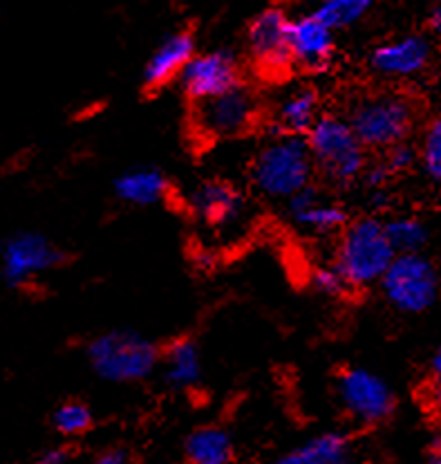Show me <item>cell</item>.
Masks as SVG:
<instances>
[{"label": "cell", "mask_w": 441, "mask_h": 464, "mask_svg": "<svg viewBox=\"0 0 441 464\" xmlns=\"http://www.w3.org/2000/svg\"><path fill=\"white\" fill-rule=\"evenodd\" d=\"M179 79H182L184 92L197 103L220 97V94L240 85L238 63H235L234 54L225 50L196 54L191 63L184 68V72L179 74Z\"/></svg>", "instance_id": "obj_10"}, {"label": "cell", "mask_w": 441, "mask_h": 464, "mask_svg": "<svg viewBox=\"0 0 441 464\" xmlns=\"http://www.w3.org/2000/svg\"><path fill=\"white\" fill-rule=\"evenodd\" d=\"M386 234L397 256L419 254L428 243V227L417 218H395L386 222Z\"/></svg>", "instance_id": "obj_22"}, {"label": "cell", "mask_w": 441, "mask_h": 464, "mask_svg": "<svg viewBox=\"0 0 441 464\" xmlns=\"http://www.w3.org/2000/svg\"><path fill=\"white\" fill-rule=\"evenodd\" d=\"M412 120H415V111L406 97L395 92H381L361 99L352 108L348 121L363 146L392 149L406 140Z\"/></svg>", "instance_id": "obj_5"}, {"label": "cell", "mask_w": 441, "mask_h": 464, "mask_svg": "<svg viewBox=\"0 0 441 464\" xmlns=\"http://www.w3.org/2000/svg\"><path fill=\"white\" fill-rule=\"evenodd\" d=\"M63 260V252L41 234H18L3 245L0 274L9 285H23L30 278L56 267Z\"/></svg>", "instance_id": "obj_9"}, {"label": "cell", "mask_w": 441, "mask_h": 464, "mask_svg": "<svg viewBox=\"0 0 441 464\" xmlns=\"http://www.w3.org/2000/svg\"><path fill=\"white\" fill-rule=\"evenodd\" d=\"M428 464H441V440H435V442L430 444Z\"/></svg>", "instance_id": "obj_32"}, {"label": "cell", "mask_w": 441, "mask_h": 464, "mask_svg": "<svg viewBox=\"0 0 441 464\" xmlns=\"http://www.w3.org/2000/svg\"><path fill=\"white\" fill-rule=\"evenodd\" d=\"M97 464H128V456L123 451H120V449H115V451L103 453Z\"/></svg>", "instance_id": "obj_31"}, {"label": "cell", "mask_w": 441, "mask_h": 464, "mask_svg": "<svg viewBox=\"0 0 441 464\" xmlns=\"http://www.w3.org/2000/svg\"><path fill=\"white\" fill-rule=\"evenodd\" d=\"M421 164L433 182L441 184V117L428 126L421 144Z\"/></svg>", "instance_id": "obj_25"}, {"label": "cell", "mask_w": 441, "mask_h": 464, "mask_svg": "<svg viewBox=\"0 0 441 464\" xmlns=\"http://www.w3.org/2000/svg\"><path fill=\"white\" fill-rule=\"evenodd\" d=\"M289 18L283 9H264L249 27V50L255 63L267 72H281L292 63L289 52Z\"/></svg>", "instance_id": "obj_11"}, {"label": "cell", "mask_w": 441, "mask_h": 464, "mask_svg": "<svg viewBox=\"0 0 441 464\" xmlns=\"http://www.w3.org/2000/svg\"><path fill=\"white\" fill-rule=\"evenodd\" d=\"M193 56H196V43H193V36L188 32L170 34L150 56L149 65L144 70V82L150 88H159V85L173 82L191 63Z\"/></svg>", "instance_id": "obj_15"}, {"label": "cell", "mask_w": 441, "mask_h": 464, "mask_svg": "<svg viewBox=\"0 0 441 464\" xmlns=\"http://www.w3.org/2000/svg\"><path fill=\"white\" fill-rule=\"evenodd\" d=\"M56 430L63 435H79L92 426V413H90L88 406L79 404V401H68V404L59 406L52 418Z\"/></svg>", "instance_id": "obj_24"}, {"label": "cell", "mask_w": 441, "mask_h": 464, "mask_svg": "<svg viewBox=\"0 0 441 464\" xmlns=\"http://www.w3.org/2000/svg\"><path fill=\"white\" fill-rule=\"evenodd\" d=\"M314 169L336 187L352 184L365 170V146L348 120L322 115L307 135Z\"/></svg>", "instance_id": "obj_3"}, {"label": "cell", "mask_w": 441, "mask_h": 464, "mask_svg": "<svg viewBox=\"0 0 441 464\" xmlns=\"http://www.w3.org/2000/svg\"><path fill=\"white\" fill-rule=\"evenodd\" d=\"M184 453L188 464H231L234 442L220 426H204L188 435Z\"/></svg>", "instance_id": "obj_20"}, {"label": "cell", "mask_w": 441, "mask_h": 464, "mask_svg": "<svg viewBox=\"0 0 441 464\" xmlns=\"http://www.w3.org/2000/svg\"><path fill=\"white\" fill-rule=\"evenodd\" d=\"M289 211L298 227L314 234H331L348 225V213L334 202L321 200L319 193L312 187L302 188L293 198H289Z\"/></svg>", "instance_id": "obj_14"}, {"label": "cell", "mask_w": 441, "mask_h": 464, "mask_svg": "<svg viewBox=\"0 0 441 464\" xmlns=\"http://www.w3.org/2000/svg\"><path fill=\"white\" fill-rule=\"evenodd\" d=\"M430 45L424 36H403L379 45L369 56V65L377 74L390 79L415 77L428 65Z\"/></svg>", "instance_id": "obj_12"}, {"label": "cell", "mask_w": 441, "mask_h": 464, "mask_svg": "<svg viewBox=\"0 0 441 464\" xmlns=\"http://www.w3.org/2000/svg\"><path fill=\"white\" fill-rule=\"evenodd\" d=\"M312 285L319 292H322V295L334 296L339 295V292H343L348 283L343 281V276H340L336 267H319L312 274Z\"/></svg>", "instance_id": "obj_26"}, {"label": "cell", "mask_w": 441, "mask_h": 464, "mask_svg": "<svg viewBox=\"0 0 441 464\" xmlns=\"http://www.w3.org/2000/svg\"><path fill=\"white\" fill-rule=\"evenodd\" d=\"M319 120V97L314 90H296L278 103L273 124L281 135L301 137L305 132L310 135Z\"/></svg>", "instance_id": "obj_17"}, {"label": "cell", "mask_w": 441, "mask_h": 464, "mask_svg": "<svg viewBox=\"0 0 441 464\" xmlns=\"http://www.w3.org/2000/svg\"><path fill=\"white\" fill-rule=\"evenodd\" d=\"M168 191L166 175L158 169H132L121 173L115 182V193L128 205L149 207L159 202Z\"/></svg>", "instance_id": "obj_18"}, {"label": "cell", "mask_w": 441, "mask_h": 464, "mask_svg": "<svg viewBox=\"0 0 441 464\" xmlns=\"http://www.w3.org/2000/svg\"><path fill=\"white\" fill-rule=\"evenodd\" d=\"M415 149L412 146H407L406 141H401V144L392 146V149H388V160H386V167L392 170V173H397V170H406L412 167V162H415Z\"/></svg>", "instance_id": "obj_27"}, {"label": "cell", "mask_w": 441, "mask_h": 464, "mask_svg": "<svg viewBox=\"0 0 441 464\" xmlns=\"http://www.w3.org/2000/svg\"><path fill=\"white\" fill-rule=\"evenodd\" d=\"M166 382L175 388H191L202 377V359L197 345L179 339L166 350Z\"/></svg>", "instance_id": "obj_21"}, {"label": "cell", "mask_w": 441, "mask_h": 464, "mask_svg": "<svg viewBox=\"0 0 441 464\" xmlns=\"http://www.w3.org/2000/svg\"><path fill=\"white\" fill-rule=\"evenodd\" d=\"M390 175H392V170L386 167V162H381V164H377V167L368 169V173H365V182H368V187H372V188H381Z\"/></svg>", "instance_id": "obj_28"}, {"label": "cell", "mask_w": 441, "mask_h": 464, "mask_svg": "<svg viewBox=\"0 0 441 464\" xmlns=\"http://www.w3.org/2000/svg\"><path fill=\"white\" fill-rule=\"evenodd\" d=\"M383 295L401 312H424L437 298L439 276L435 265L421 254L397 256L381 278Z\"/></svg>", "instance_id": "obj_6"}, {"label": "cell", "mask_w": 441, "mask_h": 464, "mask_svg": "<svg viewBox=\"0 0 441 464\" xmlns=\"http://www.w3.org/2000/svg\"><path fill=\"white\" fill-rule=\"evenodd\" d=\"M430 395H433L435 406L441 411V348L433 359V382H430Z\"/></svg>", "instance_id": "obj_29"}, {"label": "cell", "mask_w": 441, "mask_h": 464, "mask_svg": "<svg viewBox=\"0 0 441 464\" xmlns=\"http://www.w3.org/2000/svg\"><path fill=\"white\" fill-rule=\"evenodd\" d=\"M65 451L63 449H50L39 458V464H63L65 462Z\"/></svg>", "instance_id": "obj_30"}, {"label": "cell", "mask_w": 441, "mask_h": 464, "mask_svg": "<svg viewBox=\"0 0 441 464\" xmlns=\"http://www.w3.org/2000/svg\"><path fill=\"white\" fill-rule=\"evenodd\" d=\"M289 52L292 63L305 68H325L334 54V32L322 25L314 14L289 23Z\"/></svg>", "instance_id": "obj_13"}, {"label": "cell", "mask_w": 441, "mask_h": 464, "mask_svg": "<svg viewBox=\"0 0 441 464\" xmlns=\"http://www.w3.org/2000/svg\"><path fill=\"white\" fill-rule=\"evenodd\" d=\"M350 442L340 433H322L292 449L276 464H348Z\"/></svg>", "instance_id": "obj_19"}, {"label": "cell", "mask_w": 441, "mask_h": 464, "mask_svg": "<svg viewBox=\"0 0 441 464\" xmlns=\"http://www.w3.org/2000/svg\"><path fill=\"white\" fill-rule=\"evenodd\" d=\"M258 115V102L244 85H235L229 92L200 102L193 115L197 132L208 140H226L242 135L254 126Z\"/></svg>", "instance_id": "obj_7"}, {"label": "cell", "mask_w": 441, "mask_h": 464, "mask_svg": "<svg viewBox=\"0 0 441 464\" xmlns=\"http://www.w3.org/2000/svg\"><path fill=\"white\" fill-rule=\"evenodd\" d=\"M339 395L345 411L361 424L383 422L395 409L390 386L377 372L365 368H350L340 375Z\"/></svg>", "instance_id": "obj_8"}, {"label": "cell", "mask_w": 441, "mask_h": 464, "mask_svg": "<svg viewBox=\"0 0 441 464\" xmlns=\"http://www.w3.org/2000/svg\"><path fill=\"white\" fill-rule=\"evenodd\" d=\"M369 7H372L369 0H327V3L319 5L314 16L334 32L361 21Z\"/></svg>", "instance_id": "obj_23"}, {"label": "cell", "mask_w": 441, "mask_h": 464, "mask_svg": "<svg viewBox=\"0 0 441 464\" xmlns=\"http://www.w3.org/2000/svg\"><path fill=\"white\" fill-rule=\"evenodd\" d=\"M395 258L386 225L377 218H361L345 229L334 267L348 285L365 287L377 281L381 283Z\"/></svg>", "instance_id": "obj_2"}, {"label": "cell", "mask_w": 441, "mask_h": 464, "mask_svg": "<svg viewBox=\"0 0 441 464\" xmlns=\"http://www.w3.org/2000/svg\"><path fill=\"white\" fill-rule=\"evenodd\" d=\"M191 209L208 225H226L240 216L242 198L226 182H204L191 193Z\"/></svg>", "instance_id": "obj_16"}, {"label": "cell", "mask_w": 441, "mask_h": 464, "mask_svg": "<svg viewBox=\"0 0 441 464\" xmlns=\"http://www.w3.org/2000/svg\"><path fill=\"white\" fill-rule=\"evenodd\" d=\"M428 23H430V27H433L435 32H439V34H441V5H437V7L430 12Z\"/></svg>", "instance_id": "obj_33"}, {"label": "cell", "mask_w": 441, "mask_h": 464, "mask_svg": "<svg viewBox=\"0 0 441 464\" xmlns=\"http://www.w3.org/2000/svg\"><path fill=\"white\" fill-rule=\"evenodd\" d=\"M94 372L108 382H139L153 372L158 348L135 333H108L97 337L88 348Z\"/></svg>", "instance_id": "obj_4"}, {"label": "cell", "mask_w": 441, "mask_h": 464, "mask_svg": "<svg viewBox=\"0 0 441 464\" xmlns=\"http://www.w3.org/2000/svg\"><path fill=\"white\" fill-rule=\"evenodd\" d=\"M314 175V160L302 137L278 135L255 155L251 178L264 196L289 200L310 187Z\"/></svg>", "instance_id": "obj_1"}]
</instances>
